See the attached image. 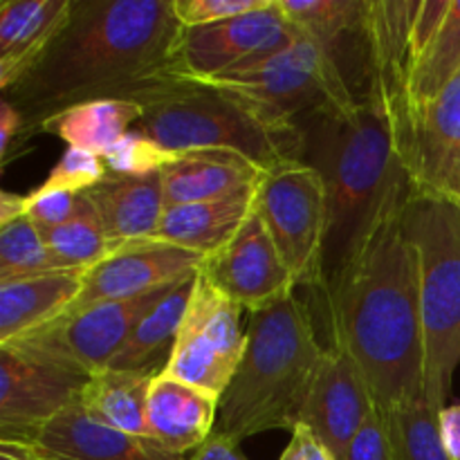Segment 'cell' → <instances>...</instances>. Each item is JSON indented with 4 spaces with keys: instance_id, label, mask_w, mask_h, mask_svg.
I'll return each mask as SVG.
<instances>
[{
    "instance_id": "7",
    "label": "cell",
    "mask_w": 460,
    "mask_h": 460,
    "mask_svg": "<svg viewBox=\"0 0 460 460\" xmlns=\"http://www.w3.org/2000/svg\"><path fill=\"white\" fill-rule=\"evenodd\" d=\"M137 130L178 155L193 151L236 153L265 173L299 160V133L272 130L227 94L189 79L144 108Z\"/></svg>"
},
{
    "instance_id": "24",
    "label": "cell",
    "mask_w": 460,
    "mask_h": 460,
    "mask_svg": "<svg viewBox=\"0 0 460 460\" xmlns=\"http://www.w3.org/2000/svg\"><path fill=\"white\" fill-rule=\"evenodd\" d=\"M256 189L218 200L166 207L155 241L171 243L207 259L218 252L250 218L254 211Z\"/></svg>"
},
{
    "instance_id": "27",
    "label": "cell",
    "mask_w": 460,
    "mask_h": 460,
    "mask_svg": "<svg viewBox=\"0 0 460 460\" xmlns=\"http://www.w3.org/2000/svg\"><path fill=\"white\" fill-rule=\"evenodd\" d=\"M144 117V108L121 99H97L76 103L40 124V133L57 135L70 148H81L103 157Z\"/></svg>"
},
{
    "instance_id": "38",
    "label": "cell",
    "mask_w": 460,
    "mask_h": 460,
    "mask_svg": "<svg viewBox=\"0 0 460 460\" xmlns=\"http://www.w3.org/2000/svg\"><path fill=\"white\" fill-rule=\"evenodd\" d=\"M290 434V443L286 445L279 460H337L335 454L305 425H296Z\"/></svg>"
},
{
    "instance_id": "10",
    "label": "cell",
    "mask_w": 460,
    "mask_h": 460,
    "mask_svg": "<svg viewBox=\"0 0 460 460\" xmlns=\"http://www.w3.org/2000/svg\"><path fill=\"white\" fill-rule=\"evenodd\" d=\"M245 344L241 308L198 272L173 350L162 373L223 398L241 364Z\"/></svg>"
},
{
    "instance_id": "9",
    "label": "cell",
    "mask_w": 460,
    "mask_h": 460,
    "mask_svg": "<svg viewBox=\"0 0 460 460\" xmlns=\"http://www.w3.org/2000/svg\"><path fill=\"white\" fill-rule=\"evenodd\" d=\"M178 286V283H175ZM173 288V286H171ZM151 292L128 301H108L81 310H67L45 326L16 337L0 349H12L34 362L49 364L75 376L90 377L111 367L112 358L135 323L171 290Z\"/></svg>"
},
{
    "instance_id": "41",
    "label": "cell",
    "mask_w": 460,
    "mask_h": 460,
    "mask_svg": "<svg viewBox=\"0 0 460 460\" xmlns=\"http://www.w3.org/2000/svg\"><path fill=\"white\" fill-rule=\"evenodd\" d=\"M443 447L452 460H460V404H445L438 411Z\"/></svg>"
},
{
    "instance_id": "39",
    "label": "cell",
    "mask_w": 460,
    "mask_h": 460,
    "mask_svg": "<svg viewBox=\"0 0 460 460\" xmlns=\"http://www.w3.org/2000/svg\"><path fill=\"white\" fill-rule=\"evenodd\" d=\"M22 137H27L22 115L7 102V99H3V102H0V155H3V160H7L13 144L21 142Z\"/></svg>"
},
{
    "instance_id": "32",
    "label": "cell",
    "mask_w": 460,
    "mask_h": 460,
    "mask_svg": "<svg viewBox=\"0 0 460 460\" xmlns=\"http://www.w3.org/2000/svg\"><path fill=\"white\" fill-rule=\"evenodd\" d=\"M58 272L43 232L27 216L0 227V281Z\"/></svg>"
},
{
    "instance_id": "40",
    "label": "cell",
    "mask_w": 460,
    "mask_h": 460,
    "mask_svg": "<svg viewBox=\"0 0 460 460\" xmlns=\"http://www.w3.org/2000/svg\"><path fill=\"white\" fill-rule=\"evenodd\" d=\"M187 460H250V458L243 454L241 443H236V440L229 438V436L214 431L202 447H198L196 452L189 454Z\"/></svg>"
},
{
    "instance_id": "33",
    "label": "cell",
    "mask_w": 460,
    "mask_h": 460,
    "mask_svg": "<svg viewBox=\"0 0 460 460\" xmlns=\"http://www.w3.org/2000/svg\"><path fill=\"white\" fill-rule=\"evenodd\" d=\"M175 157L178 153L162 148L155 139L144 135L142 130H130L115 146L103 153L102 160L108 173L112 175H151L160 173Z\"/></svg>"
},
{
    "instance_id": "20",
    "label": "cell",
    "mask_w": 460,
    "mask_h": 460,
    "mask_svg": "<svg viewBox=\"0 0 460 460\" xmlns=\"http://www.w3.org/2000/svg\"><path fill=\"white\" fill-rule=\"evenodd\" d=\"M97 211L111 250L155 241L166 211L160 173L112 175L84 193Z\"/></svg>"
},
{
    "instance_id": "19",
    "label": "cell",
    "mask_w": 460,
    "mask_h": 460,
    "mask_svg": "<svg viewBox=\"0 0 460 460\" xmlns=\"http://www.w3.org/2000/svg\"><path fill=\"white\" fill-rule=\"evenodd\" d=\"M218 409L220 398L160 373L148 391V440L175 456H189L216 431Z\"/></svg>"
},
{
    "instance_id": "42",
    "label": "cell",
    "mask_w": 460,
    "mask_h": 460,
    "mask_svg": "<svg viewBox=\"0 0 460 460\" xmlns=\"http://www.w3.org/2000/svg\"><path fill=\"white\" fill-rule=\"evenodd\" d=\"M27 196H18V193L3 191L0 193V227L13 223V220L25 216Z\"/></svg>"
},
{
    "instance_id": "26",
    "label": "cell",
    "mask_w": 460,
    "mask_h": 460,
    "mask_svg": "<svg viewBox=\"0 0 460 460\" xmlns=\"http://www.w3.org/2000/svg\"><path fill=\"white\" fill-rule=\"evenodd\" d=\"M155 376L160 373L103 368L85 380L79 400L81 409L112 429L148 440V391Z\"/></svg>"
},
{
    "instance_id": "6",
    "label": "cell",
    "mask_w": 460,
    "mask_h": 460,
    "mask_svg": "<svg viewBox=\"0 0 460 460\" xmlns=\"http://www.w3.org/2000/svg\"><path fill=\"white\" fill-rule=\"evenodd\" d=\"M198 84L227 94L265 126L288 135L299 133L310 117L349 111L359 99L340 61L304 34L256 66Z\"/></svg>"
},
{
    "instance_id": "11",
    "label": "cell",
    "mask_w": 460,
    "mask_h": 460,
    "mask_svg": "<svg viewBox=\"0 0 460 460\" xmlns=\"http://www.w3.org/2000/svg\"><path fill=\"white\" fill-rule=\"evenodd\" d=\"M299 36L279 0H272L268 7L245 16L182 30L175 40L173 66L180 79H216L274 57Z\"/></svg>"
},
{
    "instance_id": "34",
    "label": "cell",
    "mask_w": 460,
    "mask_h": 460,
    "mask_svg": "<svg viewBox=\"0 0 460 460\" xmlns=\"http://www.w3.org/2000/svg\"><path fill=\"white\" fill-rule=\"evenodd\" d=\"M108 175L106 164L99 155L90 151H81V148H70L63 153L61 160L54 164L45 182L39 189L43 191H63V193H81L90 191L97 187L103 178Z\"/></svg>"
},
{
    "instance_id": "35",
    "label": "cell",
    "mask_w": 460,
    "mask_h": 460,
    "mask_svg": "<svg viewBox=\"0 0 460 460\" xmlns=\"http://www.w3.org/2000/svg\"><path fill=\"white\" fill-rule=\"evenodd\" d=\"M272 0H173V13L182 30L216 25L268 7Z\"/></svg>"
},
{
    "instance_id": "16",
    "label": "cell",
    "mask_w": 460,
    "mask_h": 460,
    "mask_svg": "<svg viewBox=\"0 0 460 460\" xmlns=\"http://www.w3.org/2000/svg\"><path fill=\"white\" fill-rule=\"evenodd\" d=\"M373 411L376 400L358 362L344 346L331 341L313 377L299 425L308 427L341 460Z\"/></svg>"
},
{
    "instance_id": "14",
    "label": "cell",
    "mask_w": 460,
    "mask_h": 460,
    "mask_svg": "<svg viewBox=\"0 0 460 460\" xmlns=\"http://www.w3.org/2000/svg\"><path fill=\"white\" fill-rule=\"evenodd\" d=\"M85 380L0 349V440L34 443L58 413L79 402Z\"/></svg>"
},
{
    "instance_id": "23",
    "label": "cell",
    "mask_w": 460,
    "mask_h": 460,
    "mask_svg": "<svg viewBox=\"0 0 460 460\" xmlns=\"http://www.w3.org/2000/svg\"><path fill=\"white\" fill-rule=\"evenodd\" d=\"M76 270L0 281V346L61 317L84 288Z\"/></svg>"
},
{
    "instance_id": "8",
    "label": "cell",
    "mask_w": 460,
    "mask_h": 460,
    "mask_svg": "<svg viewBox=\"0 0 460 460\" xmlns=\"http://www.w3.org/2000/svg\"><path fill=\"white\" fill-rule=\"evenodd\" d=\"M254 211L295 277L296 288L317 290L328 229L322 173L301 160L268 171L256 189Z\"/></svg>"
},
{
    "instance_id": "5",
    "label": "cell",
    "mask_w": 460,
    "mask_h": 460,
    "mask_svg": "<svg viewBox=\"0 0 460 460\" xmlns=\"http://www.w3.org/2000/svg\"><path fill=\"white\" fill-rule=\"evenodd\" d=\"M402 227L418 261L425 395L440 411L460 367V200L413 189Z\"/></svg>"
},
{
    "instance_id": "17",
    "label": "cell",
    "mask_w": 460,
    "mask_h": 460,
    "mask_svg": "<svg viewBox=\"0 0 460 460\" xmlns=\"http://www.w3.org/2000/svg\"><path fill=\"white\" fill-rule=\"evenodd\" d=\"M407 160L416 191L460 200V70L413 124Z\"/></svg>"
},
{
    "instance_id": "28",
    "label": "cell",
    "mask_w": 460,
    "mask_h": 460,
    "mask_svg": "<svg viewBox=\"0 0 460 460\" xmlns=\"http://www.w3.org/2000/svg\"><path fill=\"white\" fill-rule=\"evenodd\" d=\"M460 70V0H452L447 18L429 48L413 66L409 81V137L418 117ZM409 155V151H407Z\"/></svg>"
},
{
    "instance_id": "30",
    "label": "cell",
    "mask_w": 460,
    "mask_h": 460,
    "mask_svg": "<svg viewBox=\"0 0 460 460\" xmlns=\"http://www.w3.org/2000/svg\"><path fill=\"white\" fill-rule=\"evenodd\" d=\"M43 236L58 270L88 272L112 252L102 220L84 193L76 214L61 227L43 232Z\"/></svg>"
},
{
    "instance_id": "2",
    "label": "cell",
    "mask_w": 460,
    "mask_h": 460,
    "mask_svg": "<svg viewBox=\"0 0 460 460\" xmlns=\"http://www.w3.org/2000/svg\"><path fill=\"white\" fill-rule=\"evenodd\" d=\"M404 207L382 220L344 277L322 296L332 341L358 362L382 413L425 395L420 281L402 227Z\"/></svg>"
},
{
    "instance_id": "4",
    "label": "cell",
    "mask_w": 460,
    "mask_h": 460,
    "mask_svg": "<svg viewBox=\"0 0 460 460\" xmlns=\"http://www.w3.org/2000/svg\"><path fill=\"white\" fill-rule=\"evenodd\" d=\"M241 364L220 398L216 431L236 443L292 431L326 346L319 344L308 304L295 295L250 317Z\"/></svg>"
},
{
    "instance_id": "15",
    "label": "cell",
    "mask_w": 460,
    "mask_h": 460,
    "mask_svg": "<svg viewBox=\"0 0 460 460\" xmlns=\"http://www.w3.org/2000/svg\"><path fill=\"white\" fill-rule=\"evenodd\" d=\"M205 256L164 241L137 243L111 252L84 274V288L67 310L128 301L164 290L200 272ZM66 310V313H67Z\"/></svg>"
},
{
    "instance_id": "29",
    "label": "cell",
    "mask_w": 460,
    "mask_h": 460,
    "mask_svg": "<svg viewBox=\"0 0 460 460\" xmlns=\"http://www.w3.org/2000/svg\"><path fill=\"white\" fill-rule=\"evenodd\" d=\"M288 21L340 61V48L362 36L367 0H279ZM341 66V63H340Z\"/></svg>"
},
{
    "instance_id": "37",
    "label": "cell",
    "mask_w": 460,
    "mask_h": 460,
    "mask_svg": "<svg viewBox=\"0 0 460 460\" xmlns=\"http://www.w3.org/2000/svg\"><path fill=\"white\" fill-rule=\"evenodd\" d=\"M341 460H395L389 422L380 409L376 407L368 420L359 427Z\"/></svg>"
},
{
    "instance_id": "21",
    "label": "cell",
    "mask_w": 460,
    "mask_h": 460,
    "mask_svg": "<svg viewBox=\"0 0 460 460\" xmlns=\"http://www.w3.org/2000/svg\"><path fill=\"white\" fill-rule=\"evenodd\" d=\"M265 171L236 153L193 151L180 153L160 171L166 207L218 200L256 189Z\"/></svg>"
},
{
    "instance_id": "1",
    "label": "cell",
    "mask_w": 460,
    "mask_h": 460,
    "mask_svg": "<svg viewBox=\"0 0 460 460\" xmlns=\"http://www.w3.org/2000/svg\"><path fill=\"white\" fill-rule=\"evenodd\" d=\"M180 31L173 0H72L58 34L3 99L22 115L27 137L76 103L146 108L182 84L173 66Z\"/></svg>"
},
{
    "instance_id": "3",
    "label": "cell",
    "mask_w": 460,
    "mask_h": 460,
    "mask_svg": "<svg viewBox=\"0 0 460 460\" xmlns=\"http://www.w3.org/2000/svg\"><path fill=\"white\" fill-rule=\"evenodd\" d=\"M299 160L326 184L328 229L317 286L326 296L382 220L407 205L413 180L398 130L368 90L349 111L299 124Z\"/></svg>"
},
{
    "instance_id": "13",
    "label": "cell",
    "mask_w": 460,
    "mask_h": 460,
    "mask_svg": "<svg viewBox=\"0 0 460 460\" xmlns=\"http://www.w3.org/2000/svg\"><path fill=\"white\" fill-rule=\"evenodd\" d=\"M200 274L252 314L272 308L296 292L295 277L256 211L218 252L207 256Z\"/></svg>"
},
{
    "instance_id": "22",
    "label": "cell",
    "mask_w": 460,
    "mask_h": 460,
    "mask_svg": "<svg viewBox=\"0 0 460 460\" xmlns=\"http://www.w3.org/2000/svg\"><path fill=\"white\" fill-rule=\"evenodd\" d=\"M72 0H4L0 4V90L16 84L67 21Z\"/></svg>"
},
{
    "instance_id": "18",
    "label": "cell",
    "mask_w": 460,
    "mask_h": 460,
    "mask_svg": "<svg viewBox=\"0 0 460 460\" xmlns=\"http://www.w3.org/2000/svg\"><path fill=\"white\" fill-rule=\"evenodd\" d=\"M31 445L39 460H187L94 420L79 402L58 413Z\"/></svg>"
},
{
    "instance_id": "12",
    "label": "cell",
    "mask_w": 460,
    "mask_h": 460,
    "mask_svg": "<svg viewBox=\"0 0 460 460\" xmlns=\"http://www.w3.org/2000/svg\"><path fill=\"white\" fill-rule=\"evenodd\" d=\"M420 7L422 0H367L364 13V90L385 106L404 153L409 151V81L416 66L413 34Z\"/></svg>"
},
{
    "instance_id": "31",
    "label": "cell",
    "mask_w": 460,
    "mask_h": 460,
    "mask_svg": "<svg viewBox=\"0 0 460 460\" xmlns=\"http://www.w3.org/2000/svg\"><path fill=\"white\" fill-rule=\"evenodd\" d=\"M382 416L389 422L395 460H452L440 438L438 411L427 395Z\"/></svg>"
},
{
    "instance_id": "36",
    "label": "cell",
    "mask_w": 460,
    "mask_h": 460,
    "mask_svg": "<svg viewBox=\"0 0 460 460\" xmlns=\"http://www.w3.org/2000/svg\"><path fill=\"white\" fill-rule=\"evenodd\" d=\"M81 196L63 191H43L36 189L27 196L25 216L40 229V232H49L61 225H66L72 216L79 209Z\"/></svg>"
},
{
    "instance_id": "25",
    "label": "cell",
    "mask_w": 460,
    "mask_h": 460,
    "mask_svg": "<svg viewBox=\"0 0 460 460\" xmlns=\"http://www.w3.org/2000/svg\"><path fill=\"white\" fill-rule=\"evenodd\" d=\"M196 277L184 279L171 288L130 331L121 349L112 358L111 367L117 371L162 373L173 350L184 310L189 305Z\"/></svg>"
},
{
    "instance_id": "43",
    "label": "cell",
    "mask_w": 460,
    "mask_h": 460,
    "mask_svg": "<svg viewBox=\"0 0 460 460\" xmlns=\"http://www.w3.org/2000/svg\"><path fill=\"white\" fill-rule=\"evenodd\" d=\"M0 460H39L34 445L18 440H0Z\"/></svg>"
}]
</instances>
